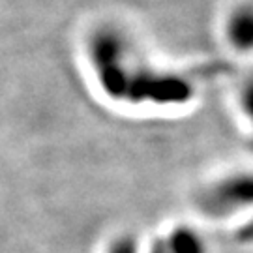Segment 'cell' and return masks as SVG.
I'll return each mask as SVG.
<instances>
[{"label":"cell","instance_id":"1","mask_svg":"<svg viewBox=\"0 0 253 253\" xmlns=\"http://www.w3.org/2000/svg\"><path fill=\"white\" fill-rule=\"evenodd\" d=\"M227 43L238 53L253 51V2H242L227 13L225 19Z\"/></svg>","mask_w":253,"mask_h":253},{"label":"cell","instance_id":"2","mask_svg":"<svg viewBox=\"0 0 253 253\" xmlns=\"http://www.w3.org/2000/svg\"><path fill=\"white\" fill-rule=\"evenodd\" d=\"M242 103H244L246 113L253 117V81H248L242 90Z\"/></svg>","mask_w":253,"mask_h":253}]
</instances>
